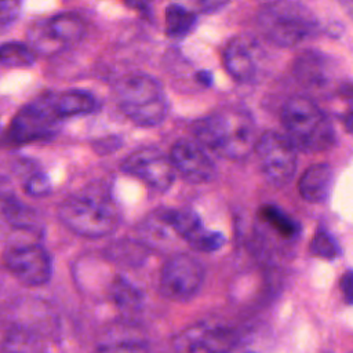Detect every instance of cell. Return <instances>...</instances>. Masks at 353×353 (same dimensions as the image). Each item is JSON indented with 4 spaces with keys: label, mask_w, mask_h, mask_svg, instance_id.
Returning a JSON list of instances; mask_svg holds the SVG:
<instances>
[{
    "label": "cell",
    "mask_w": 353,
    "mask_h": 353,
    "mask_svg": "<svg viewBox=\"0 0 353 353\" xmlns=\"http://www.w3.org/2000/svg\"><path fill=\"white\" fill-rule=\"evenodd\" d=\"M339 288L343 294V298L347 303L353 305V270H346L341 280H339Z\"/></svg>",
    "instance_id": "obj_28"
},
{
    "label": "cell",
    "mask_w": 353,
    "mask_h": 353,
    "mask_svg": "<svg viewBox=\"0 0 353 353\" xmlns=\"http://www.w3.org/2000/svg\"><path fill=\"white\" fill-rule=\"evenodd\" d=\"M4 265L22 284L39 287L46 284L52 273L51 258L47 251L34 243L17 244L4 252Z\"/></svg>",
    "instance_id": "obj_11"
},
{
    "label": "cell",
    "mask_w": 353,
    "mask_h": 353,
    "mask_svg": "<svg viewBox=\"0 0 353 353\" xmlns=\"http://www.w3.org/2000/svg\"><path fill=\"white\" fill-rule=\"evenodd\" d=\"M157 218L197 251L215 252L225 244V236L221 232L205 229L193 210L165 208L159 211Z\"/></svg>",
    "instance_id": "obj_13"
},
{
    "label": "cell",
    "mask_w": 353,
    "mask_h": 353,
    "mask_svg": "<svg viewBox=\"0 0 353 353\" xmlns=\"http://www.w3.org/2000/svg\"><path fill=\"white\" fill-rule=\"evenodd\" d=\"M228 73L239 83H250L255 79L258 63L254 46L243 36H236L228 41L222 54Z\"/></svg>",
    "instance_id": "obj_15"
},
{
    "label": "cell",
    "mask_w": 353,
    "mask_h": 353,
    "mask_svg": "<svg viewBox=\"0 0 353 353\" xmlns=\"http://www.w3.org/2000/svg\"><path fill=\"white\" fill-rule=\"evenodd\" d=\"M52 108L61 120L73 116L92 113L98 103L95 97L84 90H66L61 92H50Z\"/></svg>",
    "instance_id": "obj_17"
},
{
    "label": "cell",
    "mask_w": 353,
    "mask_h": 353,
    "mask_svg": "<svg viewBox=\"0 0 353 353\" xmlns=\"http://www.w3.org/2000/svg\"><path fill=\"white\" fill-rule=\"evenodd\" d=\"M83 19L73 12H61L32 25L28 32L29 46L40 54H57L76 44L84 34Z\"/></svg>",
    "instance_id": "obj_8"
},
{
    "label": "cell",
    "mask_w": 353,
    "mask_h": 353,
    "mask_svg": "<svg viewBox=\"0 0 353 353\" xmlns=\"http://www.w3.org/2000/svg\"><path fill=\"white\" fill-rule=\"evenodd\" d=\"M94 149L97 153L99 154H105V153H110L113 150H116L119 146H120V139L117 137H106V138H102V139H98L94 145Z\"/></svg>",
    "instance_id": "obj_29"
},
{
    "label": "cell",
    "mask_w": 353,
    "mask_h": 353,
    "mask_svg": "<svg viewBox=\"0 0 353 353\" xmlns=\"http://www.w3.org/2000/svg\"><path fill=\"white\" fill-rule=\"evenodd\" d=\"M94 353H149V347L141 338L124 336L99 343Z\"/></svg>",
    "instance_id": "obj_24"
},
{
    "label": "cell",
    "mask_w": 353,
    "mask_h": 353,
    "mask_svg": "<svg viewBox=\"0 0 353 353\" xmlns=\"http://www.w3.org/2000/svg\"><path fill=\"white\" fill-rule=\"evenodd\" d=\"M338 92L341 97L347 98V99H353V81H346L342 83L338 88Z\"/></svg>",
    "instance_id": "obj_30"
},
{
    "label": "cell",
    "mask_w": 353,
    "mask_h": 353,
    "mask_svg": "<svg viewBox=\"0 0 353 353\" xmlns=\"http://www.w3.org/2000/svg\"><path fill=\"white\" fill-rule=\"evenodd\" d=\"M165 33L170 37H182L196 25V14L186 7L172 3L165 7Z\"/></svg>",
    "instance_id": "obj_20"
},
{
    "label": "cell",
    "mask_w": 353,
    "mask_h": 353,
    "mask_svg": "<svg viewBox=\"0 0 353 353\" xmlns=\"http://www.w3.org/2000/svg\"><path fill=\"white\" fill-rule=\"evenodd\" d=\"M313 255L323 259H334L341 254L336 240L327 232H317L309 245Z\"/></svg>",
    "instance_id": "obj_25"
},
{
    "label": "cell",
    "mask_w": 353,
    "mask_h": 353,
    "mask_svg": "<svg viewBox=\"0 0 353 353\" xmlns=\"http://www.w3.org/2000/svg\"><path fill=\"white\" fill-rule=\"evenodd\" d=\"M203 280L204 269L194 256L175 254L161 268L160 291L171 301L186 302L199 292Z\"/></svg>",
    "instance_id": "obj_9"
},
{
    "label": "cell",
    "mask_w": 353,
    "mask_h": 353,
    "mask_svg": "<svg viewBox=\"0 0 353 353\" xmlns=\"http://www.w3.org/2000/svg\"><path fill=\"white\" fill-rule=\"evenodd\" d=\"M58 216L72 232L90 239L113 233L120 216L112 201L101 194H73L58 207Z\"/></svg>",
    "instance_id": "obj_3"
},
{
    "label": "cell",
    "mask_w": 353,
    "mask_h": 353,
    "mask_svg": "<svg viewBox=\"0 0 353 353\" xmlns=\"http://www.w3.org/2000/svg\"><path fill=\"white\" fill-rule=\"evenodd\" d=\"M281 124L292 145L305 152H319L334 142L332 128L319 109L307 98L294 97L281 109Z\"/></svg>",
    "instance_id": "obj_4"
},
{
    "label": "cell",
    "mask_w": 353,
    "mask_h": 353,
    "mask_svg": "<svg viewBox=\"0 0 353 353\" xmlns=\"http://www.w3.org/2000/svg\"><path fill=\"white\" fill-rule=\"evenodd\" d=\"M334 182V174L328 164H313L305 170L298 182L302 199L309 203H323L328 199Z\"/></svg>",
    "instance_id": "obj_16"
},
{
    "label": "cell",
    "mask_w": 353,
    "mask_h": 353,
    "mask_svg": "<svg viewBox=\"0 0 353 353\" xmlns=\"http://www.w3.org/2000/svg\"><path fill=\"white\" fill-rule=\"evenodd\" d=\"M23 189L32 197H44L51 192V182L44 172L36 171L25 179Z\"/></svg>",
    "instance_id": "obj_26"
},
{
    "label": "cell",
    "mask_w": 353,
    "mask_h": 353,
    "mask_svg": "<svg viewBox=\"0 0 353 353\" xmlns=\"http://www.w3.org/2000/svg\"><path fill=\"white\" fill-rule=\"evenodd\" d=\"M44 342L33 330L14 325L6 332L1 353H44Z\"/></svg>",
    "instance_id": "obj_19"
},
{
    "label": "cell",
    "mask_w": 353,
    "mask_h": 353,
    "mask_svg": "<svg viewBox=\"0 0 353 353\" xmlns=\"http://www.w3.org/2000/svg\"><path fill=\"white\" fill-rule=\"evenodd\" d=\"M192 132L200 145L229 160L247 157L256 146L252 116L240 109H226L196 120Z\"/></svg>",
    "instance_id": "obj_1"
},
{
    "label": "cell",
    "mask_w": 353,
    "mask_h": 353,
    "mask_svg": "<svg viewBox=\"0 0 353 353\" xmlns=\"http://www.w3.org/2000/svg\"><path fill=\"white\" fill-rule=\"evenodd\" d=\"M120 168L154 190H167L175 176V167L163 152L156 148H141L130 153L120 164Z\"/></svg>",
    "instance_id": "obj_12"
},
{
    "label": "cell",
    "mask_w": 353,
    "mask_h": 353,
    "mask_svg": "<svg viewBox=\"0 0 353 353\" xmlns=\"http://www.w3.org/2000/svg\"><path fill=\"white\" fill-rule=\"evenodd\" d=\"M239 342L236 331L215 324H194L172 339L174 353H230Z\"/></svg>",
    "instance_id": "obj_10"
},
{
    "label": "cell",
    "mask_w": 353,
    "mask_h": 353,
    "mask_svg": "<svg viewBox=\"0 0 353 353\" xmlns=\"http://www.w3.org/2000/svg\"><path fill=\"white\" fill-rule=\"evenodd\" d=\"M0 22L1 26H6L11 23L19 15L21 11V3L19 1H3L0 6Z\"/></svg>",
    "instance_id": "obj_27"
},
{
    "label": "cell",
    "mask_w": 353,
    "mask_h": 353,
    "mask_svg": "<svg viewBox=\"0 0 353 353\" xmlns=\"http://www.w3.org/2000/svg\"><path fill=\"white\" fill-rule=\"evenodd\" d=\"M61 119L55 113L50 92L22 106L10 120L4 134V142L10 146H21L50 141L59 130Z\"/></svg>",
    "instance_id": "obj_5"
},
{
    "label": "cell",
    "mask_w": 353,
    "mask_h": 353,
    "mask_svg": "<svg viewBox=\"0 0 353 353\" xmlns=\"http://www.w3.org/2000/svg\"><path fill=\"white\" fill-rule=\"evenodd\" d=\"M343 125H345V130L353 135V109L349 110L343 119Z\"/></svg>",
    "instance_id": "obj_32"
},
{
    "label": "cell",
    "mask_w": 353,
    "mask_h": 353,
    "mask_svg": "<svg viewBox=\"0 0 353 353\" xmlns=\"http://www.w3.org/2000/svg\"><path fill=\"white\" fill-rule=\"evenodd\" d=\"M259 216L284 239H291L298 233V225L276 205H263Z\"/></svg>",
    "instance_id": "obj_23"
},
{
    "label": "cell",
    "mask_w": 353,
    "mask_h": 353,
    "mask_svg": "<svg viewBox=\"0 0 353 353\" xmlns=\"http://www.w3.org/2000/svg\"><path fill=\"white\" fill-rule=\"evenodd\" d=\"M110 296L121 310L128 312L137 310L142 302V295L139 290L121 276H117L113 280L110 285Z\"/></svg>",
    "instance_id": "obj_22"
},
{
    "label": "cell",
    "mask_w": 353,
    "mask_h": 353,
    "mask_svg": "<svg viewBox=\"0 0 353 353\" xmlns=\"http://www.w3.org/2000/svg\"><path fill=\"white\" fill-rule=\"evenodd\" d=\"M114 94L121 113L139 127L159 125L168 113V101L161 84L148 74L123 77Z\"/></svg>",
    "instance_id": "obj_2"
},
{
    "label": "cell",
    "mask_w": 353,
    "mask_h": 353,
    "mask_svg": "<svg viewBox=\"0 0 353 353\" xmlns=\"http://www.w3.org/2000/svg\"><path fill=\"white\" fill-rule=\"evenodd\" d=\"M170 159L178 171L190 183L210 182L216 168L200 143L188 138L178 139L170 152Z\"/></svg>",
    "instance_id": "obj_14"
},
{
    "label": "cell",
    "mask_w": 353,
    "mask_h": 353,
    "mask_svg": "<svg viewBox=\"0 0 353 353\" xmlns=\"http://www.w3.org/2000/svg\"><path fill=\"white\" fill-rule=\"evenodd\" d=\"M0 61L8 68H29L36 61V51L29 44L7 41L1 44Z\"/></svg>",
    "instance_id": "obj_21"
},
{
    "label": "cell",
    "mask_w": 353,
    "mask_h": 353,
    "mask_svg": "<svg viewBox=\"0 0 353 353\" xmlns=\"http://www.w3.org/2000/svg\"><path fill=\"white\" fill-rule=\"evenodd\" d=\"M258 26L274 44L291 47L302 41L312 29V18L306 8L296 3L273 1L258 10Z\"/></svg>",
    "instance_id": "obj_6"
},
{
    "label": "cell",
    "mask_w": 353,
    "mask_h": 353,
    "mask_svg": "<svg viewBox=\"0 0 353 353\" xmlns=\"http://www.w3.org/2000/svg\"><path fill=\"white\" fill-rule=\"evenodd\" d=\"M196 80L203 85H210L212 83V74L208 70H200L196 73Z\"/></svg>",
    "instance_id": "obj_31"
},
{
    "label": "cell",
    "mask_w": 353,
    "mask_h": 353,
    "mask_svg": "<svg viewBox=\"0 0 353 353\" xmlns=\"http://www.w3.org/2000/svg\"><path fill=\"white\" fill-rule=\"evenodd\" d=\"M1 211L4 218L14 228H18L21 230H28L30 233L41 229V222L36 211L25 205L23 203H21L15 196L3 194Z\"/></svg>",
    "instance_id": "obj_18"
},
{
    "label": "cell",
    "mask_w": 353,
    "mask_h": 353,
    "mask_svg": "<svg viewBox=\"0 0 353 353\" xmlns=\"http://www.w3.org/2000/svg\"><path fill=\"white\" fill-rule=\"evenodd\" d=\"M295 149L287 135L276 131H266L258 138L255 153L269 183L277 188L290 183L296 170Z\"/></svg>",
    "instance_id": "obj_7"
}]
</instances>
